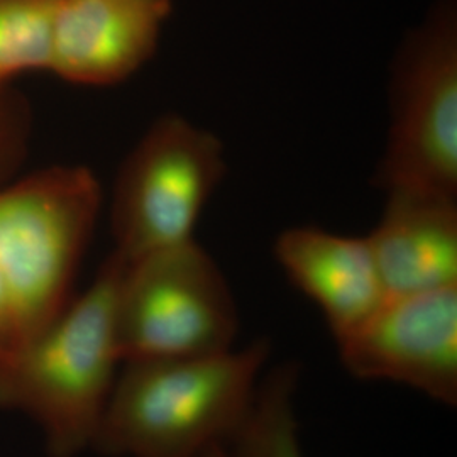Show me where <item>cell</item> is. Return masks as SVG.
<instances>
[{
  "mask_svg": "<svg viewBox=\"0 0 457 457\" xmlns=\"http://www.w3.org/2000/svg\"><path fill=\"white\" fill-rule=\"evenodd\" d=\"M270 343L187 360L126 362L94 445L109 456L205 457L245 424Z\"/></svg>",
  "mask_w": 457,
  "mask_h": 457,
  "instance_id": "6da1fadb",
  "label": "cell"
},
{
  "mask_svg": "<svg viewBox=\"0 0 457 457\" xmlns=\"http://www.w3.org/2000/svg\"><path fill=\"white\" fill-rule=\"evenodd\" d=\"M124 270L112 253L48 327L0 353V407L37 420L53 457L77 456L96 441L120 362L115 313Z\"/></svg>",
  "mask_w": 457,
  "mask_h": 457,
  "instance_id": "7a4b0ae2",
  "label": "cell"
},
{
  "mask_svg": "<svg viewBox=\"0 0 457 457\" xmlns=\"http://www.w3.org/2000/svg\"><path fill=\"white\" fill-rule=\"evenodd\" d=\"M100 205V183L85 166H51L0 185V271L22 344L70 303Z\"/></svg>",
  "mask_w": 457,
  "mask_h": 457,
  "instance_id": "3957f363",
  "label": "cell"
},
{
  "mask_svg": "<svg viewBox=\"0 0 457 457\" xmlns=\"http://www.w3.org/2000/svg\"><path fill=\"white\" fill-rule=\"evenodd\" d=\"M237 330L228 279L195 239L126 262L115 313L122 362L212 356L234 347Z\"/></svg>",
  "mask_w": 457,
  "mask_h": 457,
  "instance_id": "277c9868",
  "label": "cell"
},
{
  "mask_svg": "<svg viewBox=\"0 0 457 457\" xmlns=\"http://www.w3.org/2000/svg\"><path fill=\"white\" fill-rule=\"evenodd\" d=\"M392 124L376 171L386 192L457 200V9L439 0L405 37L392 73Z\"/></svg>",
  "mask_w": 457,
  "mask_h": 457,
  "instance_id": "5b68a950",
  "label": "cell"
},
{
  "mask_svg": "<svg viewBox=\"0 0 457 457\" xmlns=\"http://www.w3.org/2000/svg\"><path fill=\"white\" fill-rule=\"evenodd\" d=\"M226 173L220 139L181 115L160 117L122 164L111 222L126 262L195 239L198 217Z\"/></svg>",
  "mask_w": 457,
  "mask_h": 457,
  "instance_id": "8992f818",
  "label": "cell"
},
{
  "mask_svg": "<svg viewBox=\"0 0 457 457\" xmlns=\"http://www.w3.org/2000/svg\"><path fill=\"white\" fill-rule=\"evenodd\" d=\"M344 368L358 379L392 381L457 405V285L386 296L339 343Z\"/></svg>",
  "mask_w": 457,
  "mask_h": 457,
  "instance_id": "52a82bcc",
  "label": "cell"
},
{
  "mask_svg": "<svg viewBox=\"0 0 457 457\" xmlns=\"http://www.w3.org/2000/svg\"><path fill=\"white\" fill-rule=\"evenodd\" d=\"M170 0H58L49 71L80 85L124 82L154 54Z\"/></svg>",
  "mask_w": 457,
  "mask_h": 457,
  "instance_id": "ba28073f",
  "label": "cell"
},
{
  "mask_svg": "<svg viewBox=\"0 0 457 457\" xmlns=\"http://www.w3.org/2000/svg\"><path fill=\"white\" fill-rule=\"evenodd\" d=\"M275 258L295 287L326 317L339 343L362 326L386 300L366 237L324 228H287L275 243Z\"/></svg>",
  "mask_w": 457,
  "mask_h": 457,
  "instance_id": "9c48e42d",
  "label": "cell"
},
{
  "mask_svg": "<svg viewBox=\"0 0 457 457\" xmlns=\"http://www.w3.org/2000/svg\"><path fill=\"white\" fill-rule=\"evenodd\" d=\"M381 220L366 236L388 296L457 285V200L386 194Z\"/></svg>",
  "mask_w": 457,
  "mask_h": 457,
  "instance_id": "30bf717a",
  "label": "cell"
},
{
  "mask_svg": "<svg viewBox=\"0 0 457 457\" xmlns=\"http://www.w3.org/2000/svg\"><path fill=\"white\" fill-rule=\"evenodd\" d=\"M296 379V368L287 364L260 383L245 424L228 442V456L303 457L294 409Z\"/></svg>",
  "mask_w": 457,
  "mask_h": 457,
  "instance_id": "8fae6325",
  "label": "cell"
},
{
  "mask_svg": "<svg viewBox=\"0 0 457 457\" xmlns=\"http://www.w3.org/2000/svg\"><path fill=\"white\" fill-rule=\"evenodd\" d=\"M58 0H0V87L17 75L49 70Z\"/></svg>",
  "mask_w": 457,
  "mask_h": 457,
  "instance_id": "7c38bea8",
  "label": "cell"
},
{
  "mask_svg": "<svg viewBox=\"0 0 457 457\" xmlns=\"http://www.w3.org/2000/svg\"><path fill=\"white\" fill-rule=\"evenodd\" d=\"M31 132L28 102L9 87H0V185L22 163Z\"/></svg>",
  "mask_w": 457,
  "mask_h": 457,
  "instance_id": "4fadbf2b",
  "label": "cell"
},
{
  "mask_svg": "<svg viewBox=\"0 0 457 457\" xmlns=\"http://www.w3.org/2000/svg\"><path fill=\"white\" fill-rule=\"evenodd\" d=\"M21 332L17 324L16 309L9 294L7 283L0 271V353L21 345Z\"/></svg>",
  "mask_w": 457,
  "mask_h": 457,
  "instance_id": "5bb4252c",
  "label": "cell"
},
{
  "mask_svg": "<svg viewBox=\"0 0 457 457\" xmlns=\"http://www.w3.org/2000/svg\"><path fill=\"white\" fill-rule=\"evenodd\" d=\"M205 457H230L228 456V449H226V445H213L209 449V453L205 454Z\"/></svg>",
  "mask_w": 457,
  "mask_h": 457,
  "instance_id": "9a60e30c",
  "label": "cell"
}]
</instances>
